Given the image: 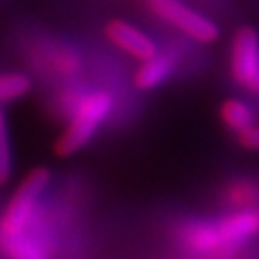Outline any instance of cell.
<instances>
[{
    "instance_id": "6da1fadb",
    "label": "cell",
    "mask_w": 259,
    "mask_h": 259,
    "mask_svg": "<svg viewBox=\"0 0 259 259\" xmlns=\"http://www.w3.org/2000/svg\"><path fill=\"white\" fill-rule=\"evenodd\" d=\"M113 108V97L106 90H94L83 94L77 105L72 108V115L63 130V134L54 142V153L58 157H70L85 148L97 128L106 121Z\"/></svg>"
},
{
    "instance_id": "7a4b0ae2",
    "label": "cell",
    "mask_w": 259,
    "mask_h": 259,
    "mask_svg": "<svg viewBox=\"0 0 259 259\" xmlns=\"http://www.w3.org/2000/svg\"><path fill=\"white\" fill-rule=\"evenodd\" d=\"M51 178H53L51 169L45 166L34 167L22 178V182L11 194L9 203L4 209V214L0 220V234L25 232V227L31 222L38 200L49 187Z\"/></svg>"
},
{
    "instance_id": "3957f363",
    "label": "cell",
    "mask_w": 259,
    "mask_h": 259,
    "mask_svg": "<svg viewBox=\"0 0 259 259\" xmlns=\"http://www.w3.org/2000/svg\"><path fill=\"white\" fill-rule=\"evenodd\" d=\"M144 2L146 8L157 18L177 27L191 40L200 41V44H210V41L218 40V25L182 0H144Z\"/></svg>"
},
{
    "instance_id": "277c9868",
    "label": "cell",
    "mask_w": 259,
    "mask_h": 259,
    "mask_svg": "<svg viewBox=\"0 0 259 259\" xmlns=\"http://www.w3.org/2000/svg\"><path fill=\"white\" fill-rule=\"evenodd\" d=\"M231 76L241 89L259 94V32L243 25L231 44Z\"/></svg>"
},
{
    "instance_id": "5b68a950",
    "label": "cell",
    "mask_w": 259,
    "mask_h": 259,
    "mask_svg": "<svg viewBox=\"0 0 259 259\" xmlns=\"http://www.w3.org/2000/svg\"><path fill=\"white\" fill-rule=\"evenodd\" d=\"M105 36L112 45L139 61L153 56L158 51L157 44L150 34H146L137 25L121 20V18H112L110 22H106Z\"/></svg>"
},
{
    "instance_id": "8992f818",
    "label": "cell",
    "mask_w": 259,
    "mask_h": 259,
    "mask_svg": "<svg viewBox=\"0 0 259 259\" xmlns=\"http://www.w3.org/2000/svg\"><path fill=\"white\" fill-rule=\"evenodd\" d=\"M173 69H175L173 54L157 51L153 56L141 61V65H139L134 74V85L139 90H144V92L153 90L157 87H160L173 74Z\"/></svg>"
},
{
    "instance_id": "52a82bcc",
    "label": "cell",
    "mask_w": 259,
    "mask_h": 259,
    "mask_svg": "<svg viewBox=\"0 0 259 259\" xmlns=\"http://www.w3.org/2000/svg\"><path fill=\"white\" fill-rule=\"evenodd\" d=\"M216 232L220 236L222 245H234L241 239L248 238L257 232V218L255 210H243L234 216H229L216 225Z\"/></svg>"
},
{
    "instance_id": "ba28073f",
    "label": "cell",
    "mask_w": 259,
    "mask_h": 259,
    "mask_svg": "<svg viewBox=\"0 0 259 259\" xmlns=\"http://www.w3.org/2000/svg\"><path fill=\"white\" fill-rule=\"evenodd\" d=\"M220 119L227 128L239 135L245 130L252 128L255 124V113L248 103L241 101V99H225L220 106Z\"/></svg>"
},
{
    "instance_id": "9c48e42d",
    "label": "cell",
    "mask_w": 259,
    "mask_h": 259,
    "mask_svg": "<svg viewBox=\"0 0 259 259\" xmlns=\"http://www.w3.org/2000/svg\"><path fill=\"white\" fill-rule=\"evenodd\" d=\"M0 248L9 259H49L44 248L25 232L0 234Z\"/></svg>"
},
{
    "instance_id": "30bf717a",
    "label": "cell",
    "mask_w": 259,
    "mask_h": 259,
    "mask_svg": "<svg viewBox=\"0 0 259 259\" xmlns=\"http://www.w3.org/2000/svg\"><path fill=\"white\" fill-rule=\"evenodd\" d=\"M32 89V81L24 72H2L0 74V105L16 101L27 96Z\"/></svg>"
},
{
    "instance_id": "8fae6325",
    "label": "cell",
    "mask_w": 259,
    "mask_h": 259,
    "mask_svg": "<svg viewBox=\"0 0 259 259\" xmlns=\"http://www.w3.org/2000/svg\"><path fill=\"white\" fill-rule=\"evenodd\" d=\"M187 247L196 252H209L214 250L222 245L220 236L216 232V225H207V223H198L187 229L186 232Z\"/></svg>"
},
{
    "instance_id": "7c38bea8",
    "label": "cell",
    "mask_w": 259,
    "mask_h": 259,
    "mask_svg": "<svg viewBox=\"0 0 259 259\" xmlns=\"http://www.w3.org/2000/svg\"><path fill=\"white\" fill-rule=\"evenodd\" d=\"M13 175V151L11 139H9V126L4 110L0 108V186L11 180Z\"/></svg>"
},
{
    "instance_id": "4fadbf2b",
    "label": "cell",
    "mask_w": 259,
    "mask_h": 259,
    "mask_svg": "<svg viewBox=\"0 0 259 259\" xmlns=\"http://www.w3.org/2000/svg\"><path fill=\"white\" fill-rule=\"evenodd\" d=\"M238 141L243 148L252 151H259V126H252V128L245 130L238 135Z\"/></svg>"
},
{
    "instance_id": "5bb4252c",
    "label": "cell",
    "mask_w": 259,
    "mask_h": 259,
    "mask_svg": "<svg viewBox=\"0 0 259 259\" xmlns=\"http://www.w3.org/2000/svg\"><path fill=\"white\" fill-rule=\"evenodd\" d=\"M255 218H257V231H259V209H255Z\"/></svg>"
}]
</instances>
